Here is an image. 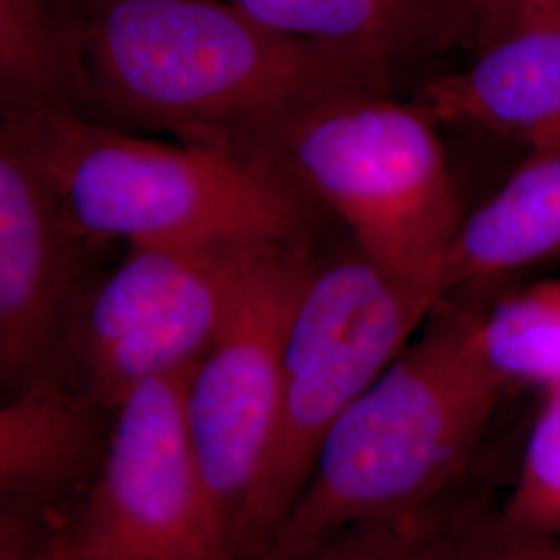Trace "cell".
Masks as SVG:
<instances>
[{
	"label": "cell",
	"instance_id": "obj_18",
	"mask_svg": "<svg viewBox=\"0 0 560 560\" xmlns=\"http://www.w3.org/2000/svg\"><path fill=\"white\" fill-rule=\"evenodd\" d=\"M501 511L523 527L560 532V388L544 399Z\"/></svg>",
	"mask_w": 560,
	"mask_h": 560
},
{
	"label": "cell",
	"instance_id": "obj_10",
	"mask_svg": "<svg viewBox=\"0 0 560 560\" xmlns=\"http://www.w3.org/2000/svg\"><path fill=\"white\" fill-rule=\"evenodd\" d=\"M115 411L60 378L0 407V560L48 552L78 517L108 453Z\"/></svg>",
	"mask_w": 560,
	"mask_h": 560
},
{
	"label": "cell",
	"instance_id": "obj_3",
	"mask_svg": "<svg viewBox=\"0 0 560 560\" xmlns=\"http://www.w3.org/2000/svg\"><path fill=\"white\" fill-rule=\"evenodd\" d=\"M4 115L25 125L71 221L94 245H307V201L231 148L145 140L69 108Z\"/></svg>",
	"mask_w": 560,
	"mask_h": 560
},
{
	"label": "cell",
	"instance_id": "obj_8",
	"mask_svg": "<svg viewBox=\"0 0 560 560\" xmlns=\"http://www.w3.org/2000/svg\"><path fill=\"white\" fill-rule=\"evenodd\" d=\"M191 370L120 400L101 476L52 548L90 560H231L189 432Z\"/></svg>",
	"mask_w": 560,
	"mask_h": 560
},
{
	"label": "cell",
	"instance_id": "obj_9",
	"mask_svg": "<svg viewBox=\"0 0 560 560\" xmlns=\"http://www.w3.org/2000/svg\"><path fill=\"white\" fill-rule=\"evenodd\" d=\"M94 247L71 221L20 117L0 122V382L4 397L60 378Z\"/></svg>",
	"mask_w": 560,
	"mask_h": 560
},
{
	"label": "cell",
	"instance_id": "obj_2",
	"mask_svg": "<svg viewBox=\"0 0 560 560\" xmlns=\"http://www.w3.org/2000/svg\"><path fill=\"white\" fill-rule=\"evenodd\" d=\"M488 293H451L324 436L300 499L256 560H293L347 527L441 501L480 465L506 384L480 347Z\"/></svg>",
	"mask_w": 560,
	"mask_h": 560
},
{
	"label": "cell",
	"instance_id": "obj_5",
	"mask_svg": "<svg viewBox=\"0 0 560 560\" xmlns=\"http://www.w3.org/2000/svg\"><path fill=\"white\" fill-rule=\"evenodd\" d=\"M441 293L407 282L355 247L314 266L284 340L279 425L241 540L256 560L300 499L322 441L428 322Z\"/></svg>",
	"mask_w": 560,
	"mask_h": 560
},
{
	"label": "cell",
	"instance_id": "obj_6",
	"mask_svg": "<svg viewBox=\"0 0 560 560\" xmlns=\"http://www.w3.org/2000/svg\"><path fill=\"white\" fill-rule=\"evenodd\" d=\"M272 247L280 245L127 247L125 260L85 291L65 340L60 381L115 411L141 382L191 370Z\"/></svg>",
	"mask_w": 560,
	"mask_h": 560
},
{
	"label": "cell",
	"instance_id": "obj_16",
	"mask_svg": "<svg viewBox=\"0 0 560 560\" xmlns=\"http://www.w3.org/2000/svg\"><path fill=\"white\" fill-rule=\"evenodd\" d=\"M481 486L480 474H474L441 501L395 520L347 527L293 560H428Z\"/></svg>",
	"mask_w": 560,
	"mask_h": 560
},
{
	"label": "cell",
	"instance_id": "obj_11",
	"mask_svg": "<svg viewBox=\"0 0 560 560\" xmlns=\"http://www.w3.org/2000/svg\"><path fill=\"white\" fill-rule=\"evenodd\" d=\"M476 52L459 73L428 81L416 104L439 125H471L532 152L560 150V23L521 27Z\"/></svg>",
	"mask_w": 560,
	"mask_h": 560
},
{
	"label": "cell",
	"instance_id": "obj_20",
	"mask_svg": "<svg viewBox=\"0 0 560 560\" xmlns=\"http://www.w3.org/2000/svg\"><path fill=\"white\" fill-rule=\"evenodd\" d=\"M32 560H90L83 559L80 555H73V552H69V550H62V548H50L48 552H44L40 557H36V559Z\"/></svg>",
	"mask_w": 560,
	"mask_h": 560
},
{
	"label": "cell",
	"instance_id": "obj_1",
	"mask_svg": "<svg viewBox=\"0 0 560 560\" xmlns=\"http://www.w3.org/2000/svg\"><path fill=\"white\" fill-rule=\"evenodd\" d=\"M81 113L245 152L307 106L390 94L395 62L275 32L231 0H60Z\"/></svg>",
	"mask_w": 560,
	"mask_h": 560
},
{
	"label": "cell",
	"instance_id": "obj_19",
	"mask_svg": "<svg viewBox=\"0 0 560 560\" xmlns=\"http://www.w3.org/2000/svg\"><path fill=\"white\" fill-rule=\"evenodd\" d=\"M478 27L476 50L521 27L560 23V0H460Z\"/></svg>",
	"mask_w": 560,
	"mask_h": 560
},
{
	"label": "cell",
	"instance_id": "obj_15",
	"mask_svg": "<svg viewBox=\"0 0 560 560\" xmlns=\"http://www.w3.org/2000/svg\"><path fill=\"white\" fill-rule=\"evenodd\" d=\"M480 347L506 386L560 388V279L540 280L486 301Z\"/></svg>",
	"mask_w": 560,
	"mask_h": 560
},
{
	"label": "cell",
	"instance_id": "obj_14",
	"mask_svg": "<svg viewBox=\"0 0 560 560\" xmlns=\"http://www.w3.org/2000/svg\"><path fill=\"white\" fill-rule=\"evenodd\" d=\"M2 113H81L80 48L60 0H0Z\"/></svg>",
	"mask_w": 560,
	"mask_h": 560
},
{
	"label": "cell",
	"instance_id": "obj_4",
	"mask_svg": "<svg viewBox=\"0 0 560 560\" xmlns=\"http://www.w3.org/2000/svg\"><path fill=\"white\" fill-rule=\"evenodd\" d=\"M436 125L390 94L339 96L280 122L245 156L326 206L368 260L444 298L463 214Z\"/></svg>",
	"mask_w": 560,
	"mask_h": 560
},
{
	"label": "cell",
	"instance_id": "obj_12",
	"mask_svg": "<svg viewBox=\"0 0 560 560\" xmlns=\"http://www.w3.org/2000/svg\"><path fill=\"white\" fill-rule=\"evenodd\" d=\"M560 258V150L532 152L501 189L463 217L444 289L492 293L525 268ZM444 295V298H446Z\"/></svg>",
	"mask_w": 560,
	"mask_h": 560
},
{
	"label": "cell",
	"instance_id": "obj_13",
	"mask_svg": "<svg viewBox=\"0 0 560 560\" xmlns=\"http://www.w3.org/2000/svg\"><path fill=\"white\" fill-rule=\"evenodd\" d=\"M261 25L390 62L476 48L478 27L460 0H231Z\"/></svg>",
	"mask_w": 560,
	"mask_h": 560
},
{
	"label": "cell",
	"instance_id": "obj_7",
	"mask_svg": "<svg viewBox=\"0 0 560 560\" xmlns=\"http://www.w3.org/2000/svg\"><path fill=\"white\" fill-rule=\"evenodd\" d=\"M316 261L307 245L272 247L187 382V421L231 560L279 425L284 340Z\"/></svg>",
	"mask_w": 560,
	"mask_h": 560
},
{
	"label": "cell",
	"instance_id": "obj_17",
	"mask_svg": "<svg viewBox=\"0 0 560 560\" xmlns=\"http://www.w3.org/2000/svg\"><path fill=\"white\" fill-rule=\"evenodd\" d=\"M428 560H560V532L513 523L483 486Z\"/></svg>",
	"mask_w": 560,
	"mask_h": 560
}]
</instances>
